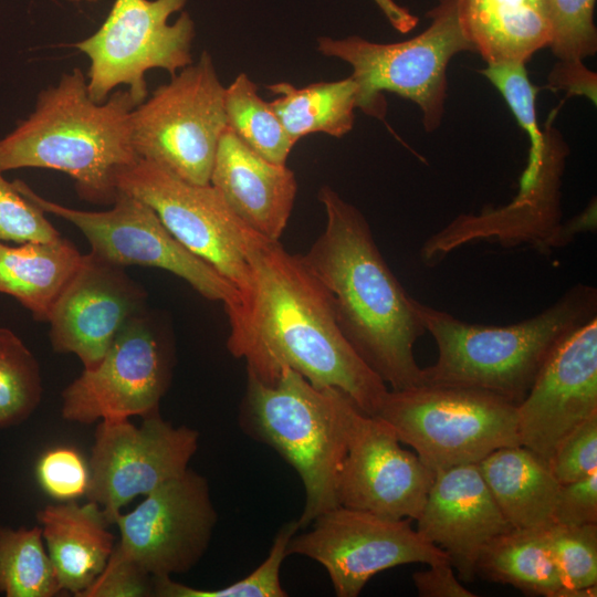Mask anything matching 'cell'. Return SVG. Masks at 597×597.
I'll list each match as a JSON object with an SVG mask.
<instances>
[{
    "instance_id": "obj_1",
    "label": "cell",
    "mask_w": 597,
    "mask_h": 597,
    "mask_svg": "<svg viewBox=\"0 0 597 597\" xmlns=\"http://www.w3.org/2000/svg\"><path fill=\"white\" fill-rule=\"evenodd\" d=\"M247 252L253 295L244 326L229 335L230 353L245 359L248 374L266 385L287 367L316 388L342 390L375 416L387 385L342 333L326 287L280 241L253 232Z\"/></svg>"
},
{
    "instance_id": "obj_2",
    "label": "cell",
    "mask_w": 597,
    "mask_h": 597,
    "mask_svg": "<svg viewBox=\"0 0 597 597\" xmlns=\"http://www.w3.org/2000/svg\"><path fill=\"white\" fill-rule=\"evenodd\" d=\"M318 200L326 226L301 258L328 291L342 333L391 390L421 385L413 346L426 329L415 298L386 263L362 212L328 186Z\"/></svg>"
},
{
    "instance_id": "obj_3",
    "label": "cell",
    "mask_w": 597,
    "mask_h": 597,
    "mask_svg": "<svg viewBox=\"0 0 597 597\" xmlns=\"http://www.w3.org/2000/svg\"><path fill=\"white\" fill-rule=\"evenodd\" d=\"M137 105L128 90L94 102L86 76L75 67L41 91L32 114L0 139V171L59 170L73 179L81 199L113 205L119 192L117 175L139 159L130 130Z\"/></svg>"
},
{
    "instance_id": "obj_4",
    "label": "cell",
    "mask_w": 597,
    "mask_h": 597,
    "mask_svg": "<svg viewBox=\"0 0 597 597\" xmlns=\"http://www.w3.org/2000/svg\"><path fill=\"white\" fill-rule=\"evenodd\" d=\"M415 307L438 347L421 384L481 389L519 405L555 345L597 317V290L578 283L543 312L504 326L465 323L416 298Z\"/></svg>"
},
{
    "instance_id": "obj_5",
    "label": "cell",
    "mask_w": 597,
    "mask_h": 597,
    "mask_svg": "<svg viewBox=\"0 0 597 597\" xmlns=\"http://www.w3.org/2000/svg\"><path fill=\"white\" fill-rule=\"evenodd\" d=\"M349 399L337 388L314 387L287 367L274 385L248 374L241 426L275 449L300 475L305 490L300 528L338 506L336 484L346 453Z\"/></svg>"
},
{
    "instance_id": "obj_6",
    "label": "cell",
    "mask_w": 597,
    "mask_h": 597,
    "mask_svg": "<svg viewBox=\"0 0 597 597\" xmlns=\"http://www.w3.org/2000/svg\"><path fill=\"white\" fill-rule=\"evenodd\" d=\"M430 25L417 36L396 43H376L352 35L323 36L317 51L348 63L358 86V108L383 118L390 92L417 104L428 132L443 118L447 67L463 51L475 52L461 15L460 0H440L428 13Z\"/></svg>"
},
{
    "instance_id": "obj_7",
    "label": "cell",
    "mask_w": 597,
    "mask_h": 597,
    "mask_svg": "<svg viewBox=\"0 0 597 597\" xmlns=\"http://www.w3.org/2000/svg\"><path fill=\"white\" fill-rule=\"evenodd\" d=\"M377 417L433 472L520 444L517 405L481 389L421 384L388 389Z\"/></svg>"
},
{
    "instance_id": "obj_8",
    "label": "cell",
    "mask_w": 597,
    "mask_h": 597,
    "mask_svg": "<svg viewBox=\"0 0 597 597\" xmlns=\"http://www.w3.org/2000/svg\"><path fill=\"white\" fill-rule=\"evenodd\" d=\"M224 86L211 55L160 85L130 114L132 143L138 158L195 185L210 184L218 144L227 127Z\"/></svg>"
},
{
    "instance_id": "obj_9",
    "label": "cell",
    "mask_w": 597,
    "mask_h": 597,
    "mask_svg": "<svg viewBox=\"0 0 597 597\" xmlns=\"http://www.w3.org/2000/svg\"><path fill=\"white\" fill-rule=\"evenodd\" d=\"M13 185L44 212L74 224L87 239L95 256L122 268L143 265L166 270L187 281L206 298L222 302L231 331L240 327L243 305L235 287L186 249L140 199L119 190L109 210L85 211L48 200L22 180H14Z\"/></svg>"
},
{
    "instance_id": "obj_10",
    "label": "cell",
    "mask_w": 597,
    "mask_h": 597,
    "mask_svg": "<svg viewBox=\"0 0 597 597\" xmlns=\"http://www.w3.org/2000/svg\"><path fill=\"white\" fill-rule=\"evenodd\" d=\"M117 188L147 203L168 231L214 268L239 292L245 324L253 295L248 243L253 231L210 185L187 182L163 167L137 159L117 175Z\"/></svg>"
},
{
    "instance_id": "obj_11",
    "label": "cell",
    "mask_w": 597,
    "mask_h": 597,
    "mask_svg": "<svg viewBox=\"0 0 597 597\" xmlns=\"http://www.w3.org/2000/svg\"><path fill=\"white\" fill-rule=\"evenodd\" d=\"M186 2L115 0L101 28L74 44L90 60L86 78L94 102H105L117 86L126 85L140 104L148 94L147 71L163 69L174 76L192 63V19L182 12L168 23Z\"/></svg>"
},
{
    "instance_id": "obj_12",
    "label": "cell",
    "mask_w": 597,
    "mask_h": 597,
    "mask_svg": "<svg viewBox=\"0 0 597 597\" xmlns=\"http://www.w3.org/2000/svg\"><path fill=\"white\" fill-rule=\"evenodd\" d=\"M410 521L338 505L315 517L308 531L294 534L286 554L316 561L326 569L336 596L356 597L381 570L449 561Z\"/></svg>"
},
{
    "instance_id": "obj_13",
    "label": "cell",
    "mask_w": 597,
    "mask_h": 597,
    "mask_svg": "<svg viewBox=\"0 0 597 597\" xmlns=\"http://www.w3.org/2000/svg\"><path fill=\"white\" fill-rule=\"evenodd\" d=\"M170 377V348L144 311L124 326L94 368L83 369L63 390L61 415L83 425L148 417L158 412Z\"/></svg>"
},
{
    "instance_id": "obj_14",
    "label": "cell",
    "mask_w": 597,
    "mask_h": 597,
    "mask_svg": "<svg viewBox=\"0 0 597 597\" xmlns=\"http://www.w3.org/2000/svg\"><path fill=\"white\" fill-rule=\"evenodd\" d=\"M199 432L175 427L159 412L136 427L128 419L101 420L95 431L86 496L111 524L138 495L181 475L198 449Z\"/></svg>"
},
{
    "instance_id": "obj_15",
    "label": "cell",
    "mask_w": 597,
    "mask_h": 597,
    "mask_svg": "<svg viewBox=\"0 0 597 597\" xmlns=\"http://www.w3.org/2000/svg\"><path fill=\"white\" fill-rule=\"evenodd\" d=\"M217 519L208 481L188 469L116 516L113 552L153 577L186 573L206 553Z\"/></svg>"
},
{
    "instance_id": "obj_16",
    "label": "cell",
    "mask_w": 597,
    "mask_h": 597,
    "mask_svg": "<svg viewBox=\"0 0 597 597\" xmlns=\"http://www.w3.org/2000/svg\"><path fill=\"white\" fill-rule=\"evenodd\" d=\"M346 453L338 473L339 506L390 519L417 520L434 472L400 447L392 428L381 418L346 406Z\"/></svg>"
},
{
    "instance_id": "obj_17",
    "label": "cell",
    "mask_w": 597,
    "mask_h": 597,
    "mask_svg": "<svg viewBox=\"0 0 597 597\" xmlns=\"http://www.w3.org/2000/svg\"><path fill=\"white\" fill-rule=\"evenodd\" d=\"M597 415V317L552 349L517 405L520 444L548 462L558 443Z\"/></svg>"
},
{
    "instance_id": "obj_18",
    "label": "cell",
    "mask_w": 597,
    "mask_h": 597,
    "mask_svg": "<svg viewBox=\"0 0 597 597\" xmlns=\"http://www.w3.org/2000/svg\"><path fill=\"white\" fill-rule=\"evenodd\" d=\"M145 300L125 268L83 254L46 321L53 349L76 355L84 369L94 368L124 326L145 311Z\"/></svg>"
},
{
    "instance_id": "obj_19",
    "label": "cell",
    "mask_w": 597,
    "mask_h": 597,
    "mask_svg": "<svg viewBox=\"0 0 597 597\" xmlns=\"http://www.w3.org/2000/svg\"><path fill=\"white\" fill-rule=\"evenodd\" d=\"M418 533L440 547L463 582L475 577V562L494 536L513 528L493 499L476 463L434 471Z\"/></svg>"
},
{
    "instance_id": "obj_20",
    "label": "cell",
    "mask_w": 597,
    "mask_h": 597,
    "mask_svg": "<svg viewBox=\"0 0 597 597\" xmlns=\"http://www.w3.org/2000/svg\"><path fill=\"white\" fill-rule=\"evenodd\" d=\"M210 185L250 229L280 241L297 192L295 175L286 164L263 158L227 126L216 151Z\"/></svg>"
},
{
    "instance_id": "obj_21",
    "label": "cell",
    "mask_w": 597,
    "mask_h": 597,
    "mask_svg": "<svg viewBox=\"0 0 597 597\" xmlns=\"http://www.w3.org/2000/svg\"><path fill=\"white\" fill-rule=\"evenodd\" d=\"M43 541L61 591L80 595L106 566L115 536L102 507L90 501L57 502L38 512Z\"/></svg>"
},
{
    "instance_id": "obj_22",
    "label": "cell",
    "mask_w": 597,
    "mask_h": 597,
    "mask_svg": "<svg viewBox=\"0 0 597 597\" xmlns=\"http://www.w3.org/2000/svg\"><path fill=\"white\" fill-rule=\"evenodd\" d=\"M478 468L503 516L513 528L547 527L559 483L548 463L522 444L502 447Z\"/></svg>"
},
{
    "instance_id": "obj_23",
    "label": "cell",
    "mask_w": 597,
    "mask_h": 597,
    "mask_svg": "<svg viewBox=\"0 0 597 597\" xmlns=\"http://www.w3.org/2000/svg\"><path fill=\"white\" fill-rule=\"evenodd\" d=\"M467 32L486 65L523 63L549 45L548 20L531 0H460Z\"/></svg>"
},
{
    "instance_id": "obj_24",
    "label": "cell",
    "mask_w": 597,
    "mask_h": 597,
    "mask_svg": "<svg viewBox=\"0 0 597 597\" xmlns=\"http://www.w3.org/2000/svg\"><path fill=\"white\" fill-rule=\"evenodd\" d=\"M83 254L62 235L10 247L0 242V293L13 296L34 320L46 322Z\"/></svg>"
},
{
    "instance_id": "obj_25",
    "label": "cell",
    "mask_w": 597,
    "mask_h": 597,
    "mask_svg": "<svg viewBox=\"0 0 597 597\" xmlns=\"http://www.w3.org/2000/svg\"><path fill=\"white\" fill-rule=\"evenodd\" d=\"M474 572L531 596L559 597L563 589L546 527L511 528L494 536L480 551Z\"/></svg>"
},
{
    "instance_id": "obj_26",
    "label": "cell",
    "mask_w": 597,
    "mask_h": 597,
    "mask_svg": "<svg viewBox=\"0 0 597 597\" xmlns=\"http://www.w3.org/2000/svg\"><path fill=\"white\" fill-rule=\"evenodd\" d=\"M268 88L280 96L271 105L294 142L313 133L343 137L353 129L358 86L352 76L303 87L280 82Z\"/></svg>"
},
{
    "instance_id": "obj_27",
    "label": "cell",
    "mask_w": 597,
    "mask_h": 597,
    "mask_svg": "<svg viewBox=\"0 0 597 597\" xmlns=\"http://www.w3.org/2000/svg\"><path fill=\"white\" fill-rule=\"evenodd\" d=\"M223 105L227 126L243 143L272 163L286 164L296 142L245 73L237 75L224 88Z\"/></svg>"
},
{
    "instance_id": "obj_28",
    "label": "cell",
    "mask_w": 597,
    "mask_h": 597,
    "mask_svg": "<svg viewBox=\"0 0 597 597\" xmlns=\"http://www.w3.org/2000/svg\"><path fill=\"white\" fill-rule=\"evenodd\" d=\"M0 593L7 597H53L61 593L39 526H0Z\"/></svg>"
},
{
    "instance_id": "obj_29",
    "label": "cell",
    "mask_w": 597,
    "mask_h": 597,
    "mask_svg": "<svg viewBox=\"0 0 597 597\" xmlns=\"http://www.w3.org/2000/svg\"><path fill=\"white\" fill-rule=\"evenodd\" d=\"M42 398L40 365L25 344L0 327V429L27 420Z\"/></svg>"
},
{
    "instance_id": "obj_30",
    "label": "cell",
    "mask_w": 597,
    "mask_h": 597,
    "mask_svg": "<svg viewBox=\"0 0 597 597\" xmlns=\"http://www.w3.org/2000/svg\"><path fill=\"white\" fill-rule=\"evenodd\" d=\"M300 530L297 521L282 525L276 533L269 555L252 573L233 584L218 589H201L175 582L171 576L153 577L156 597H285L280 570L287 556L289 542Z\"/></svg>"
},
{
    "instance_id": "obj_31",
    "label": "cell",
    "mask_w": 597,
    "mask_h": 597,
    "mask_svg": "<svg viewBox=\"0 0 597 597\" xmlns=\"http://www.w3.org/2000/svg\"><path fill=\"white\" fill-rule=\"evenodd\" d=\"M480 73L498 88L517 123L528 135V160L520 179V189L528 188L540 178L546 147L545 130L540 129L536 121L537 88L531 83L523 63L486 65Z\"/></svg>"
},
{
    "instance_id": "obj_32",
    "label": "cell",
    "mask_w": 597,
    "mask_h": 597,
    "mask_svg": "<svg viewBox=\"0 0 597 597\" xmlns=\"http://www.w3.org/2000/svg\"><path fill=\"white\" fill-rule=\"evenodd\" d=\"M546 538L563 585L559 597L597 585V523L552 524L546 527Z\"/></svg>"
},
{
    "instance_id": "obj_33",
    "label": "cell",
    "mask_w": 597,
    "mask_h": 597,
    "mask_svg": "<svg viewBox=\"0 0 597 597\" xmlns=\"http://www.w3.org/2000/svg\"><path fill=\"white\" fill-rule=\"evenodd\" d=\"M596 0H546L552 39L549 48L559 60H584L597 51L594 24Z\"/></svg>"
},
{
    "instance_id": "obj_34",
    "label": "cell",
    "mask_w": 597,
    "mask_h": 597,
    "mask_svg": "<svg viewBox=\"0 0 597 597\" xmlns=\"http://www.w3.org/2000/svg\"><path fill=\"white\" fill-rule=\"evenodd\" d=\"M44 213L0 171V242H48L60 238Z\"/></svg>"
},
{
    "instance_id": "obj_35",
    "label": "cell",
    "mask_w": 597,
    "mask_h": 597,
    "mask_svg": "<svg viewBox=\"0 0 597 597\" xmlns=\"http://www.w3.org/2000/svg\"><path fill=\"white\" fill-rule=\"evenodd\" d=\"M35 475L49 496L57 502L75 501L87 493L90 464L75 448L55 447L41 454Z\"/></svg>"
},
{
    "instance_id": "obj_36",
    "label": "cell",
    "mask_w": 597,
    "mask_h": 597,
    "mask_svg": "<svg viewBox=\"0 0 597 597\" xmlns=\"http://www.w3.org/2000/svg\"><path fill=\"white\" fill-rule=\"evenodd\" d=\"M547 463L559 484L579 480L596 471L597 415L568 433Z\"/></svg>"
},
{
    "instance_id": "obj_37",
    "label": "cell",
    "mask_w": 597,
    "mask_h": 597,
    "mask_svg": "<svg viewBox=\"0 0 597 597\" xmlns=\"http://www.w3.org/2000/svg\"><path fill=\"white\" fill-rule=\"evenodd\" d=\"M154 596L153 576L135 562L114 552L102 573L80 597H149Z\"/></svg>"
},
{
    "instance_id": "obj_38",
    "label": "cell",
    "mask_w": 597,
    "mask_h": 597,
    "mask_svg": "<svg viewBox=\"0 0 597 597\" xmlns=\"http://www.w3.org/2000/svg\"><path fill=\"white\" fill-rule=\"evenodd\" d=\"M553 520L562 525L597 523V470L559 485Z\"/></svg>"
},
{
    "instance_id": "obj_39",
    "label": "cell",
    "mask_w": 597,
    "mask_h": 597,
    "mask_svg": "<svg viewBox=\"0 0 597 597\" xmlns=\"http://www.w3.org/2000/svg\"><path fill=\"white\" fill-rule=\"evenodd\" d=\"M412 580L420 597H475L453 573L449 561L430 564L428 569L412 574Z\"/></svg>"
},
{
    "instance_id": "obj_40",
    "label": "cell",
    "mask_w": 597,
    "mask_h": 597,
    "mask_svg": "<svg viewBox=\"0 0 597 597\" xmlns=\"http://www.w3.org/2000/svg\"><path fill=\"white\" fill-rule=\"evenodd\" d=\"M547 80L551 88L586 96L596 104L597 75L584 65L583 60H559Z\"/></svg>"
},
{
    "instance_id": "obj_41",
    "label": "cell",
    "mask_w": 597,
    "mask_h": 597,
    "mask_svg": "<svg viewBox=\"0 0 597 597\" xmlns=\"http://www.w3.org/2000/svg\"><path fill=\"white\" fill-rule=\"evenodd\" d=\"M374 2L385 14L389 23L400 33H407L417 25L418 18L394 0H374Z\"/></svg>"
},
{
    "instance_id": "obj_42",
    "label": "cell",
    "mask_w": 597,
    "mask_h": 597,
    "mask_svg": "<svg viewBox=\"0 0 597 597\" xmlns=\"http://www.w3.org/2000/svg\"><path fill=\"white\" fill-rule=\"evenodd\" d=\"M531 2L547 19L546 0H531Z\"/></svg>"
},
{
    "instance_id": "obj_43",
    "label": "cell",
    "mask_w": 597,
    "mask_h": 597,
    "mask_svg": "<svg viewBox=\"0 0 597 597\" xmlns=\"http://www.w3.org/2000/svg\"><path fill=\"white\" fill-rule=\"evenodd\" d=\"M69 1L80 3V2H95V1H98V0H69Z\"/></svg>"
}]
</instances>
